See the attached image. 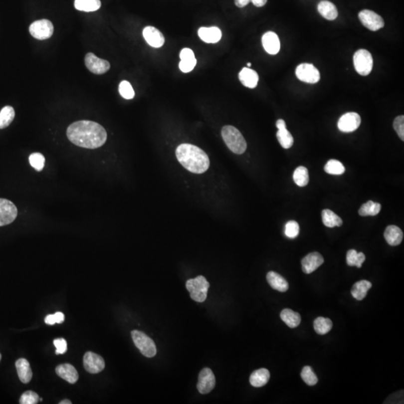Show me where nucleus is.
<instances>
[{
  "label": "nucleus",
  "instance_id": "1",
  "mask_svg": "<svg viewBox=\"0 0 404 404\" xmlns=\"http://www.w3.org/2000/svg\"><path fill=\"white\" fill-rule=\"evenodd\" d=\"M67 139L76 146L96 149L104 145L107 139L106 130L94 121H79L69 126Z\"/></svg>",
  "mask_w": 404,
  "mask_h": 404
},
{
  "label": "nucleus",
  "instance_id": "2",
  "mask_svg": "<svg viewBox=\"0 0 404 404\" xmlns=\"http://www.w3.org/2000/svg\"><path fill=\"white\" fill-rule=\"evenodd\" d=\"M175 154L178 162L192 173H204L209 169L207 154L196 145L181 144L177 148Z\"/></svg>",
  "mask_w": 404,
  "mask_h": 404
},
{
  "label": "nucleus",
  "instance_id": "3",
  "mask_svg": "<svg viewBox=\"0 0 404 404\" xmlns=\"http://www.w3.org/2000/svg\"><path fill=\"white\" fill-rule=\"evenodd\" d=\"M221 136L227 148L236 154H242L246 151L247 144L242 133L233 126H224L221 129Z\"/></svg>",
  "mask_w": 404,
  "mask_h": 404
},
{
  "label": "nucleus",
  "instance_id": "4",
  "mask_svg": "<svg viewBox=\"0 0 404 404\" xmlns=\"http://www.w3.org/2000/svg\"><path fill=\"white\" fill-rule=\"evenodd\" d=\"M186 286L192 299L198 302L206 300L209 284L204 276L199 275L196 278L187 280Z\"/></svg>",
  "mask_w": 404,
  "mask_h": 404
},
{
  "label": "nucleus",
  "instance_id": "5",
  "mask_svg": "<svg viewBox=\"0 0 404 404\" xmlns=\"http://www.w3.org/2000/svg\"><path fill=\"white\" fill-rule=\"evenodd\" d=\"M133 342L141 353L145 357L152 358L157 354V347L154 341L141 331L133 330L131 332Z\"/></svg>",
  "mask_w": 404,
  "mask_h": 404
},
{
  "label": "nucleus",
  "instance_id": "6",
  "mask_svg": "<svg viewBox=\"0 0 404 404\" xmlns=\"http://www.w3.org/2000/svg\"><path fill=\"white\" fill-rule=\"evenodd\" d=\"M353 64L359 74L368 76L373 68L372 55L367 49H359L353 55Z\"/></svg>",
  "mask_w": 404,
  "mask_h": 404
},
{
  "label": "nucleus",
  "instance_id": "7",
  "mask_svg": "<svg viewBox=\"0 0 404 404\" xmlns=\"http://www.w3.org/2000/svg\"><path fill=\"white\" fill-rule=\"evenodd\" d=\"M54 27L51 21L40 19L34 21L30 25L29 32L32 37L38 40H46L53 34Z\"/></svg>",
  "mask_w": 404,
  "mask_h": 404
},
{
  "label": "nucleus",
  "instance_id": "8",
  "mask_svg": "<svg viewBox=\"0 0 404 404\" xmlns=\"http://www.w3.org/2000/svg\"><path fill=\"white\" fill-rule=\"evenodd\" d=\"M296 75L299 80L307 83H317L320 79L319 70L312 64L308 63H302L298 65Z\"/></svg>",
  "mask_w": 404,
  "mask_h": 404
},
{
  "label": "nucleus",
  "instance_id": "9",
  "mask_svg": "<svg viewBox=\"0 0 404 404\" xmlns=\"http://www.w3.org/2000/svg\"><path fill=\"white\" fill-rule=\"evenodd\" d=\"M359 18L364 26L371 31H377L385 25L383 18L373 10H362L359 12Z\"/></svg>",
  "mask_w": 404,
  "mask_h": 404
},
{
  "label": "nucleus",
  "instance_id": "10",
  "mask_svg": "<svg viewBox=\"0 0 404 404\" xmlns=\"http://www.w3.org/2000/svg\"><path fill=\"white\" fill-rule=\"evenodd\" d=\"M17 213V208L13 202L7 199H0V227L13 222Z\"/></svg>",
  "mask_w": 404,
  "mask_h": 404
},
{
  "label": "nucleus",
  "instance_id": "11",
  "mask_svg": "<svg viewBox=\"0 0 404 404\" xmlns=\"http://www.w3.org/2000/svg\"><path fill=\"white\" fill-rule=\"evenodd\" d=\"M85 64L87 68L94 74H103L110 68L109 61L98 58L92 52H88L85 55Z\"/></svg>",
  "mask_w": 404,
  "mask_h": 404
},
{
  "label": "nucleus",
  "instance_id": "12",
  "mask_svg": "<svg viewBox=\"0 0 404 404\" xmlns=\"http://www.w3.org/2000/svg\"><path fill=\"white\" fill-rule=\"evenodd\" d=\"M215 379L212 370L208 368L202 370L199 375L197 388L202 395L209 393L215 387Z\"/></svg>",
  "mask_w": 404,
  "mask_h": 404
},
{
  "label": "nucleus",
  "instance_id": "13",
  "mask_svg": "<svg viewBox=\"0 0 404 404\" xmlns=\"http://www.w3.org/2000/svg\"><path fill=\"white\" fill-rule=\"evenodd\" d=\"M361 124V117L356 112H347L340 118L338 127L341 132L351 133L359 128Z\"/></svg>",
  "mask_w": 404,
  "mask_h": 404
},
{
  "label": "nucleus",
  "instance_id": "14",
  "mask_svg": "<svg viewBox=\"0 0 404 404\" xmlns=\"http://www.w3.org/2000/svg\"><path fill=\"white\" fill-rule=\"evenodd\" d=\"M85 369L91 374L101 372L105 368V362L103 358L93 352H87L83 358Z\"/></svg>",
  "mask_w": 404,
  "mask_h": 404
},
{
  "label": "nucleus",
  "instance_id": "15",
  "mask_svg": "<svg viewBox=\"0 0 404 404\" xmlns=\"http://www.w3.org/2000/svg\"><path fill=\"white\" fill-rule=\"evenodd\" d=\"M147 43L154 48L161 47L165 43V37L161 31L154 26H146L142 31Z\"/></svg>",
  "mask_w": 404,
  "mask_h": 404
},
{
  "label": "nucleus",
  "instance_id": "16",
  "mask_svg": "<svg viewBox=\"0 0 404 404\" xmlns=\"http://www.w3.org/2000/svg\"><path fill=\"white\" fill-rule=\"evenodd\" d=\"M324 262L323 256L318 252H311L307 254L302 260V271L305 274H310L315 271Z\"/></svg>",
  "mask_w": 404,
  "mask_h": 404
},
{
  "label": "nucleus",
  "instance_id": "17",
  "mask_svg": "<svg viewBox=\"0 0 404 404\" xmlns=\"http://www.w3.org/2000/svg\"><path fill=\"white\" fill-rule=\"evenodd\" d=\"M262 44L266 52L270 55H276L279 52V38L273 31H267L263 34L262 37Z\"/></svg>",
  "mask_w": 404,
  "mask_h": 404
},
{
  "label": "nucleus",
  "instance_id": "18",
  "mask_svg": "<svg viewBox=\"0 0 404 404\" xmlns=\"http://www.w3.org/2000/svg\"><path fill=\"white\" fill-rule=\"evenodd\" d=\"M199 37L205 43H215L221 37V31L216 26L201 27L198 31Z\"/></svg>",
  "mask_w": 404,
  "mask_h": 404
},
{
  "label": "nucleus",
  "instance_id": "19",
  "mask_svg": "<svg viewBox=\"0 0 404 404\" xmlns=\"http://www.w3.org/2000/svg\"><path fill=\"white\" fill-rule=\"evenodd\" d=\"M57 375L59 376L63 380H66L67 383L73 384L76 383L79 378V374L73 365L70 364H62L58 365L55 368Z\"/></svg>",
  "mask_w": 404,
  "mask_h": 404
},
{
  "label": "nucleus",
  "instance_id": "20",
  "mask_svg": "<svg viewBox=\"0 0 404 404\" xmlns=\"http://www.w3.org/2000/svg\"><path fill=\"white\" fill-rule=\"evenodd\" d=\"M239 79L244 86L254 88L258 83L259 76L257 72L249 67H243L239 72Z\"/></svg>",
  "mask_w": 404,
  "mask_h": 404
},
{
  "label": "nucleus",
  "instance_id": "21",
  "mask_svg": "<svg viewBox=\"0 0 404 404\" xmlns=\"http://www.w3.org/2000/svg\"><path fill=\"white\" fill-rule=\"evenodd\" d=\"M266 280L268 284L274 290L279 292H286L289 288V284L287 280L277 272L270 271L266 275Z\"/></svg>",
  "mask_w": 404,
  "mask_h": 404
},
{
  "label": "nucleus",
  "instance_id": "22",
  "mask_svg": "<svg viewBox=\"0 0 404 404\" xmlns=\"http://www.w3.org/2000/svg\"><path fill=\"white\" fill-rule=\"evenodd\" d=\"M386 242L392 246L400 245L404 238V233L400 227L396 225H389L384 233Z\"/></svg>",
  "mask_w": 404,
  "mask_h": 404
},
{
  "label": "nucleus",
  "instance_id": "23",
  "mask_svg": "<svg viewBox=\"0 0 404 404\" xmlns=\"http://www.w3.org/2000/svg\"><path fill=\"white\" fill-rule=\"evenodd\" d=\"M15 365L19 380L22 383H29L32 377V371L30 368L29 362L25 359H19Z\"/></svg>",
  "mask_w": 404,
  "mask_h": 404
},
{
  "label": "nucleus",
  "instance_id": "24",
  "mask_svg": "<svg viewBox=\"0 0 404 404\" xmlns=\"http://www.w3.org/2000/svg\"><path fill=\"white\" fill-rule=\"evenodd\" d=\"M317 10L323 17L328 20H334L338 17V10L333 3L326 0L320 1L317 5Z\"/></svg>",
  "mask_w": 404,
  "mask_h": 404
},
{
  "label": "nucleus",
  "instance_id": "25",
  "mask_svg": "<svg viewBox=\"0 0 404 404\" xmlns=\"http://www.w3.org/2000/svg\"><path fill=\"white\" fill-rule=\"evenodd\" d=\"M269 378H270L269 371L266 368H260L254 371L250 376V384L256 388L262 387L268 383Z\"/></svg>",
  "mask_w": 404,
  "mask_h": 404
},
{
  "label": "nucleus",
  "instance_id": "26",
  "mask_svg": "<svg viewBox=\"0 0 404 404\" xmlns=\"http://www.w3.org/2000/svg\"><path fill=\"white\" fill-rule=\"evenodd\" d=\"M372 287V284L367 280L357 281L352 287L351 294L355 299L361 301L365 299L368 290Z\"/></svg>",
  "mask_w": 404,
  "mask_h": 404
},
{
  "label": "nucleus",
  "instance_id": "27",
  "mask_svg": "<svg viewBox=\"0 0 404 404\" xmlns=\"http://www.w3.org/2000/svg\"><path fill=\"white\" fill-rule=\"evenodd\" d=\"M280 317L285 324L292 329L297 327L301 323L300 314L289 308L282 310L280 314Z\"/></svg>",
  "mask_w": 404,
  "mask_h": 404
},
{
  "label": "nucleus",
  "instance_id": "28",
  "mask_svg": "<svg viewBox=\"0 0 404 404\" xmlns=\"http://www.w3.org/2000/svg\"><path fill=\"white\" fill-rule=\"evenodd\" d=\"M322 221L325 226L328 227H340L342 225L343 221L333 211L325 209L322 211Z\"/></svg>",
  "mask_w": 404,
  "mask_h": 404
},
{
  "label": "nucleus",
  "instance_id": "29",
  "mask_svg": "<svg viewBox=\"0 0 404 404\" xmlns=\"http://www.w3.org/2000/svg\"><path fill=\"white\" fill-rule=\"evenodd\" d=\"M101 6L100 0H75L74 7L81 11L91 12L98 10Z\"/></svg>",
  "mask_w": 404,
  "mask_h": 404
},
{
  "label": "nucleus",
  "instance_id": "30",
  "mask_svg": "<svg viewBox=\"0 0 404 404\" xmlns=\"http://www.w3.org/2000/svg\"><path fill=\"white\" fill-rule=\"evenodd\" d=\"M381 210V204L377 202L368 201L366 203L362 205L359 209V214L362 216H369V215H376Z\"/></svg>",
  "mask_w": 404,
  "mask_h": 404
},
{
  "label": "nucleus",
  "instance_id": "31",
  "mask_svg": "<svg viewBox=\"0 0 404 404\" xmlns=\"http://www.w3.org/2000/svg\"><path fill=\"white\" fill-rule=\"evenodd\" d=\"M314 328L318 335H326L332 328V322L330 319L319 317L314 321Z\"/></svg>",
  "mask_w": 404,
  "mask_h": 404
},
{
  "label": "nucleus",
  "instance_id": "32",
  "mask_svg": "<svg viewBox=\"0 0 404 404\" xmlns=\"http://www.w3.org/2000/svg\"><path fill=\"white\" fill-rule=\"evenodd\" d=\"M278 130L276 136L280 145L284 149H288V148H291L292 145H293V138L291 133L287 130L286 127H281V128L278 129Z\"/></svg>",
  "mask_w": 404,
  "mask_h": 404
},
{
  "label": "nucleus",
  "instance_id": "33",
  "mask_svg": "<svg viewBox=\"0 0 404 404\" xmlns=\"http://www.w3.org/2000/svg\"><path fill=\"white\" fill-rule=\"evenodd\" d=\"M293 178L296 185L300 187H305L309 182L308 169L304 166H299L293 172Z\"/></svg>",
  "mask_w": 404,
  "mask_h": 404
},
{
  "label": "nucleus",
  "instance_id": "34",
  "mask_svg": "<svg viewBox=\"0 0 404 404\" xmlns=\"http://www.w3.org/2000/svg\"><path fill=\"white\" fill-rule=\"evenodd\" d=\"M15 117L14 109L10 106H6L0 112V129L8 127Z\"/></svg>",
  "mask_w": 404,
  "mask_h": 404
},
{
  "label": "nucleus",
  "instance_id": "35",
  "mask_svg": "<svg viewBox=\"0 0 404 404\" xmlns=\"http://www.w3.org/2000/svg\"><path fill=\"white\" fill-rule=\"evenodd\" d=\"M365 255L364 253L357 252L355 249H350L347 253V263L350 266H356L361 268L365 262Z\"/></svg>",
  "mask_w": 404,
  "mask_h": 404
},
{
  "label": "nucleus",
  "instance_id": "36",
  "mask_svg": "<svg viewBox=\"0 0 404 404\" xmlns=\"http://www.w3.org/2000/svg\"><path fill=\"white\" fill-rule=\"evenodd\" d=\"M324 170L329 175H341L345 172V168L338 160H330L325 165Z\"/></svg>",
  "mask_w": 404,
  "mask_h": 404
},
{
  "label": "nucleus",
  "instance_id": "37",
  "mask_svg": "<svg viewBox=\"0 0 404 404\" xmlns=\"http://www.w3.org/2000/svg\"><path fill=\"white\" fill-rule=\"evenodd\" d=\"M301 377L308 386H315L317 382H318L317 376L314 374L312 368L309 366H305L302 368V372H301Z\"/></svg>",
  "mask_w": 404,
  "mask_h": 404
},
{
  "label": "nucleus",
  "instance_id": "38",
  "mask_svg": "<svg viewBox=\"0 0 404 404\" xmlns=\"http://www.w3.org/2000/svg\"><path fill=\"white\" fill-rule=\"evenodd\" d=\"M30 165L37 172H41L44 167L45 157L40 153H33L29 156Z\"/></svg>",
  "mask_w": 404,
  "mask_h": 404
},
{
  "label": "nucleus",
  "instance_id": "39",
  "mask_svg": "<svg viewBox=\"0 0 404 404\" xmlns=\"http://www.w3.org/2000/svg\"><path fill=\"white\" fill-rule=\"evenodd\" d=\"M118 91H119L121 97H124V99L130 100L134 97V90L128 81H121V83L119 84V87H118Z\"/></svg>",
  "mask_w": 404,
  "mask_h": 404
},
{
  "label": "nucleus",
  "instance_id": "40",
  "mask_svg": "<svg viewBox=\"0 0 404 404\" xmlns=\"http://www.w3.org/2000/svg\"><path fill=\"white\" fill-rule=\"evenodd\" d=\"M39 401V396L37 393L32 391H27L21 395L19 404H35Z\"/></svg>",
  "mask_w": 404,
  "mask_h": 404
},
{
  "label": "nucleus",
  "instance_id": "41",
  "mask_svg": "<svg viewBox=\"0 0 404 404\" xmlns=\"http://www.w3.org/2000/svg\"><path fill=\"white\" fill-rule=\"evenodd\" d=\"M299 225L296 221L290 220L285 225V235L290 239L296 238L299 235Z\"/></svg>",
  "mask_w": 404,
  "mask_h": 404
},
{
  "label": "nucleus",
  "instance_id": "42",
  "mask_svg": "<svg viewBox=\"0 0 404 404\" xmlns=\"http://www.w3.org/2000/svg\"><path fill=\"white\" fill-rule=\"evenodd\" d=\"M394 129L399 136L400 139L404 141V116L400 115L395 118L393 123Z\"/></svg>",
  "mask_w": 404,
  "mask_h": 404
},
{
  "label": "nucleus",
  "instance_id": "43",
  "mask_svg": "<svg viewBox=\"0 0 404 404\" xmlns=\"http://www.w3.org/2000/svg\"><path fill=\"white\" fill-rule=\"evenodd\" d=\"M196 64H197V60L196 58L181 60L179 63V68L184 73H189L194 69Z\"/></svg>",
  "mask_w": 404,
  "mask_h": 404
},
{
  "label": "nucleus",
  "instance_id": "44",
  "mask_svg": "<svg viewBox=\"0 0 404 404\" xmlns=\"http://www.w3.org/2000/svg\"><path fill=\"white\" fill-rule=\"evenodd\" d=\"M53 344L56 348L55 354H64L67 351V341L64 338H57V339L54 340Z\"/></svg>",
  "mask_w": 404,
  "mask_h": 404
},
{
  "label": "nucleus",
  "instance_id": "45",
  "mask_svg": "<svg viewBox=\"0 0 404 404\" xmlns=\"http://www.w3.org/2000/svg\"><path fill=\"white\" fill-rule=\"evenodd\" d=\"M180 58L181 60L190 59V58H196L195 57L194 52L191 49L189 48H184L181 51L180 53Z\"/></svg>",
  "mask_w": 404,
  "mask_h": 404
},
{
  "label": "nucleus",
  "instance_id": "46",
  "mask_svg": "<svg viewBox=\"0 0 404 404\" xmlns=\"http://www.w3.org/2000/svg\"><path fill=\"white\" fill-rule=\"evenodd\" d=\"M45 323L47 325H54L57 323V318L55 314H49L44 319Z\"/></svg>",
  "mask_w": 404,
  "mask_h": 404
},
{
  "label": "nucleus",
  "instance_id": "47",
  "mask_svg": "<svg viewBox=\"0 0 404 404\" xmlns=\"http://www.w3.org/2000/svg\"><path fill=\"white\" fill-rule=\"evenodd\" d=\"M235 4L238 7H243L251 1V0H234Z\"/></svg>",
  "mask_w": 404,
  "mask_h": 404
},
{
  "label": "nucleus",
  "instance_id": "48",
  "mask_svg": "<svg viewBox=\"0 0 404 404\" xmlns=\"http://www.w3.org/2000/svg\"><path fill=\"white\" fill-rule=\"evenodd\" d=\"M251 1L256 7H263L266 4L267 0H251Z\"/></svg>",
  "mask_w": 404,
  "mask_h": 404
},
{
  "label": "nucleus",
  "instance_id": "49",
  "mask_svg": "<svg viewBox=\"0 0 404 404\" xmlns=\"http://www.w3.org/2000/svg\"><path fill=\"white\" fill-rule=\"evenodd\" d=\"M71 401H69V400H64V401H61L59 402V404H71Z\"/></svg>",
  "mask_w": 404,
  "mask_h": 404
},
{
  "label": "nucleus",
  "instance_id": "50",
  "mask_svg": "<svg viewBox=\"0 0 404 404\" xmlns=\"http://www.w3.org/2000/svg\"><path fill=\"white\" fill-rule=\"evenodd\" d=\"M247 66H248V67H251V63L248 62V64H247Z\"/></svg>",
  "mask_w": 404,
  "mask_h": 404
},
{
  "label": "nucleus",
  "instance_id": "51",
  "mask_svg": "<svg viewBox=\"0 0 404 404\" xmlns=\"http://www.w3.org/2000/svg\"><path fill=\"white\" fill-rule=\"evenodd\" d=\"M1 354H0V361H1Z\"/></svg>",
  "mask_w": 404,
  "mask_h": 404
}]
</instances>
